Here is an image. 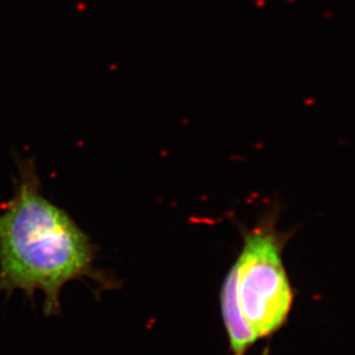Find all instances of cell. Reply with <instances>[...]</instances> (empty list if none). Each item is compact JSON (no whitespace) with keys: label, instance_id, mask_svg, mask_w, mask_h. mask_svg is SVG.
<instances>
[{"label":"cell","instance_id":"cell-2","mask_svg":"<svg viewBox=\"0 0 355 355\" xmlns=\"http://www.w3.org/2000/svg\"><path fill=\"white\" fill-rule=\"evenodd\" d=\"M275 223V215H266L257 227L245 230L235 263L241 312L258 339L283 328L295 298L283 263V248L291 234L277 232Z\"/></svg>","mask_w":355,"mask_h":355},{"label":"cell","instance_id":"cell-3","mask_svg":"<svg viewBox=\"0 0 355 355\" xmlns=\"http://www.w3.org/2000/svg\"><path fill=\"white\" fill-rule=\"evenodd\" d=\"M222 318L228 334L229 345L232 355H246L258 338L245 321L241 312L237 291V268L232 266L222 284Z\"/></svg>","mask_w":355,"mask_h":355},{"label":"cell","instance_id":"cell-4","mask_svg":"<svg viewBox=\"0 0 355 355\" xmlns=\"http://www.w3.org/2000/svg\"><path fill=\"white\" fill-rule=\"evenodd\" d=\"M269 352H270V349H269V346H266V349L262 351L261 355H269Z\"/></svg>","mask_w":355,"mask_h":355},{"label":"cell","instance_id":"cell-1","mask_svg":"<svg viewBox=\"0 0 355 355\" xmlns=\"http://www.w3.org/2000/svg\"><path fill=\"white\" fill-rule=\"evenodd\" d=\"M14 193L0 211V295H42L47 316L61 313L71 282H92L97 291L118 282L98 268V248L64 208L42 192L33 159H17Z\"/></svg>","mask_w":355,"mask_h":355}]
</instances>
